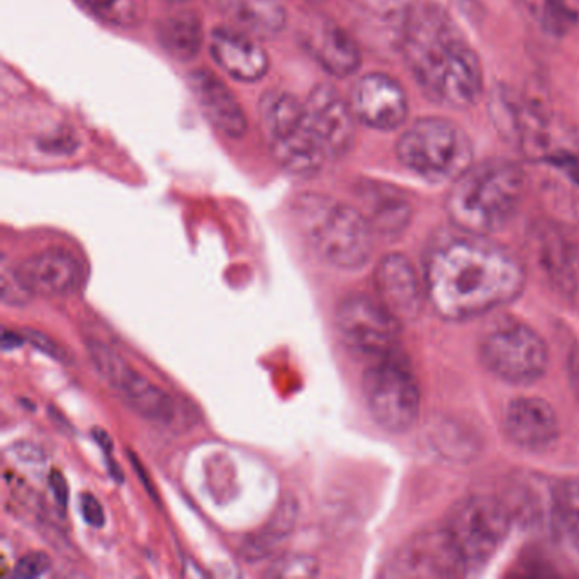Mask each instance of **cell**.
Segmentation results:
<instances>
[{"label":"cell","instance_id":"cell-1","mask_svg":"<svg viewBox=\"0 0 579 579\" xmlns=\"http://www.w3.org/2000/svg\"><path fill=\"white\" fill-rule=\"evenodd\" d=\"M425 281L433 311L449 322H464L515 301L526 275L524 264L503 245L458 229L431 245Z\"/></svg>","mask_w":579,"mask_h":579},{"label":"cell","instance_id":"cell-2","mask_svg":"<svg viewBox=\"0 0 579 579\" xmlns=\"http://www.w3.org/2000/svg\"><path fill=\"white\" fill-rule=\"evenodd\" d=\"M404 62L431 102L472 108L483 95V65L450 15L433 4L413 7L403 29Z\"/></svg>","mask_w":579,"mask_h":579},{"label":"cell","instance_id":"cell-3","mask_svg":"<svg viewBox=\"0 0 579 579\" xmlns=\"http://www.w3.org/2000/svg\"><path fill=\"white\" fill-rule=\"evenodd\" d=\"M526 190V172L508 159H489L452 182L445 211L452 225L474 235H493L512 221Z\"/></svg>","mask_w":579,"mask_h":579},{"label":"cell","instance_id":"cell-4","mask_svg":"<svg viewBox=\"0 0 579 579\" xmlns=\"http://www.w3.org/2000/svg\"><path fill=\"white\" fill-rule=\"evenodd\" d=\"M299 217L314 254L338 269H361L372 254V227L359 209L323 196L299 201Z\"/></svg>","mask_w":579,"mask_h":579},{"label":"cell","instance_id":"cell-5","mask_svg":"<svg viewBox=\"0 0 579 579\" xmlns=\"http://www.w3.org/2000/svg\"><path fill=\"white\" fill-rule=\"evenodd\" d=\"M396 157L404 169L425 180L454 182L472 165V143L456 122L427 116L404 130Z\"/></svg>","mask_w":579,"mask_h":579},{"label":"cell","instance_id":"cell-6","mask_svg":"<svg viewBox=\"0 0 579 579\" xmlns=\"http://www.w3.org/2000/svg\"><path fill=\"white\" fill-rule=\"evenodd\" d=\"M260 118L270 153L287 174L313 176L322 169L326 151L304 102L294 95L272 91L262 97Z\"/></svg>","mask_w":579,"mask_h":579},{"label":"cell","instance_id":"cell-7","mask_svg":"<svg viewBox=\"0 0 579 579\" xmlns=\"http://www.w3.org/2000/svg\"><path fill=\"white\" fill-rule=\"evenodd\" d=\"M362 392L369 413L384 430L404 433L417 423L421 408L420 386L401 352L374 361L365 369Z\"/></svg>","mask_w":579,"mask_h":579},{"label":"cell","instance_id":"cell-8","mask_svg":"<svg viewBox=\"0 0 579 579\" xmlns=\"http://www.w3.org/2000/svg\"><path fill=\"white\" fill-rule=\"evenodd\" d=\"M513 512L503 499L474 495L452 508L447 530L458 545L468 571H479L498 553L512 530Z\"/></svg>","mask_w":579,"mask_h":579},{"label":"cell","instance_id":"cell-9","mask_svg":"<svg viewBox=\"0 0 579 579\" xmlns=\"http://www.w3.org/2000/svg\"><path fill=\"white\" fill-rule=\"evenodd\" d=\"M481 361L497 378L512 384H532L547 372L549 351L539 333L512 318L499 320L481 338Z\"/></svg>","mask_w":579,"mask_h":579},{"label":"cell","instance_id":"cell-10","mask_svg":"<svg viewBox=\"0 0 579 579\" xmlns=\"http://www.w3.org/2000/svg\"><path fill=\"white\" fill-rule=\"evenodd\" d=\"M87 355L97 376L140 417L160 427L176 425L180 418L176 398L138 374L118 352L101 340H89Z\"/></svg>","mask_w":579,"mask_h":579},{"label":"cell","instance_id":"cell-11","mask_svg":"<svg viewBox=\"0 0 579 579\" xmlns=\"http://www.w3.org/2000/svg\"><path fill=\"white\" fill-rule=\"evenodd\" d=\"M335 320L342 342L355 355L374 362L400 352L401 322L379 299L352 293L338 303Z\"/></svg>","mask_w":579,"mask_h":579},{"label":"cell","instance_id":"cell-12","mask_svg":"<svg viewBox=\"0 0 579 579\" xmlns=\"http://www.w3.org/2000/svg\"><path fill=\"white\" fill-rule=\"evenodd\" d=\"M468 574V566L447 526L423 530L406 540L384 571L388 578L452 579Z\"/></svg>","mask_w":579,"mask_h":579},{"label":"cell","instance_id":"cell-13","mask_svg":"<svg viewBox=\"0 0 579 579\" xmlns=\"http://www.w3.org/2000/svg\"><path fill=\"white\" fill-rule=\"evenodd\" d=\"M351 108L357 121L378 131H394L408 120L403 85L386 73H367L352 89Z\"/></svg>","mask_w":579,"mask_h":579},{"label":"cell","instance_id":"cell-14","mask_svg":"<svg viewBox=\"0 0 579 579\" xmlns=\"http://www.w3.org/2000/svg\"><path fill=\"white\" fill-rule=\"evenodd\" d=\"M29 294L65 297L79 291L82 265L63 248H48L21 260L13 270Z\"/></svg>","mask_w":579,"mask_h":579},{"label":"cell","instance_id":"cell-15","mask_svg":"<svg viewBox=\"0 0 579 579\" xmlns=\"http://www.w3.org/2000/svg\"><path fill=\"white\" fill-rule=\"evenodd\" d=\"M310 121L323 145L326 157H345L355 141V114L337 91L330 85H318L304 102Z\"/></svg>","mask_w":579,"mask_h":579},{"label":"cell","instance_id":"cell-16","mask_svg":"<svg viewBox=\"0 0 579 579\" xmlns=\"http://www.w3.org/2000/svg\"><path fill=\"white\" fill-rule=\"evenodd\" d=\"M378 299L403 323L413 322L423 310V289L410 258L390 254L379 260L374 272Z\"/></svg>","mask_w":579,"mask_h":579},{"label":"cell","instance_id":"cell-17","mask_svg":"<svg viewBox=\"0 0 579 579\" xmlns=\"http://www.w3.org/2000/svg\"><path fill=\"white\" fill-rule=\"evenodd\" d=\"M503 429L513 444L526 450L549 449L561 430L553 404L537 396L512 400L503 415Z\"/></svg>","mask_w":579,"mask_h":579},{"label":"cell","instance_id":"cell-18","mask_svg":"<svg viewBox=\"0 0 579 579\" xmlns=\"http://www.w3.org/2000/svg\"><path fill=\"white\" fill-rule=\"evenodd\" d=\"M189 85L204 118L211 126H215L221 135L238 140L246 133L248 120L242 104L228 87L211 72H192Z\"/></svg>","mask_w":579,"mask_h":579},{"label":"cell","instance_id":"cell-19","mask_svg":"<svg viewBox=\"0 0 579 579\" xmlns=\"http://www.w3.org/2000/svg\"><path fill=\"white\" fill-rule=\"evenodd\" d=\"M211 54L235 81L252 83L264 79L269 72L265 50L243 31L215 29L211 34Z\"/></svg>","mask_w":579,"mask_h":579},{"label":"cell","instance_id":"cell-20","mask_svg":"<svg viewBox=\"0 0 579 579\" xmlns=\"http://www.w3.org/2000/svg\"><path fill=\"white\" fill-rule=\"evenodd\" d=\"M304 44L313 58L338 79L355 73L362 63L361 48L352 34L330 19L313 21V24L304 29Z\"/></svg>","mask_w":579,"mask_h":579},{"label":"cell","instance_id":"cell-21","mask_svg":"<svg viewBox=\"0 0 579 579\" xmlns=\"http://www.w3.org/2000/svg\"><path fill=\"white\" fill-rule=\"evenodd\" d=\"M542 269L554 285L566 294L579 293V233L566 228H551L542 233L539 242Z\"/></svg>","mask_w":579,"mask_h":579},{"label":"cell","instance_id":"cell-22","mask_svg":"<svg viewBox=\"0 0 579 579\" xmlns=\"http://www.w3.org/2000/svg\"><path fill=\"white\" fill-rule=\"evenodd\" d=\"M216 4L245 33L272 36L285 26V9L279 0H216Z\"/></svg>","mask_w":579,"mask_h":579},{"label":"cell","instance_id":"cell-23","mask_svg":"<svg viewBox=\"0 0 579 579\" xmlns=\"http://www.w3.org/2000/svg\"><path fill=\"white\" fill-rule=\"evenodd\" d=\"M367 219L381 235H400L411 219V207L400 190L371 186L362 192Z\"/></svg>","mask_w":579,"mask_h":579},{"label":"cell","instance_id":"cell-24","mask_svg":"<svg viewBox=\"0 0 579 579\" xmlns=\"http://www.w3.org/2000/svg\"><path fill=\"white\" fill-rule=\"evenodd\" d=\"M299 516V505L293 497L281 499L269 524L245 540L242 555L246 561H264L275 553L293 534Z\"/></svg>","mask_w":579,"mask_h":579},{"label":"cell","instance_id":"cell-25","mask_svg":"<svg viewBox=\"0 0 579 579\" xmlns=\"http://www.w3.org/2000/svg\"><path fill=\"white\" fill-rule=\"evenodd\" d=\"M159 40L163 48L177 60L188 62L199 53L202 46V26L198 15L179 13L160 21Z\"/></svg>","mask_w":579,"mask_h":579},{"label":"cell","instance_id":"cell-26","mask_svg":"<svg viewBox=\"0 0 579 579\" xmlns=\"http://www.w3.org/2000/svg\"><path fill=\"white\" fill-rule=\"evenodd\" d=\"M554 520L579 553V479L554 487Z\"/></svg>","mask_w":579,"mask_h":579},{"label":"cell","instance_id":"cell-27","mask_svg":"<svg viewBox=\"0 0 579 579\" xmlns=\"http://www.w3.org/2000/svg\"><path fill=\"white\" fill-rule=\"evenodd\" d=\"M82 4L111 26L131 27L138 23L135 0H81Z\"/></svg>","mask_w":579,"mask_h":579},{"label":"cell","instance_id":"cell-28","mask_svg":"<svg viewBox=\"0 0 579 579\" xmlns=\"http://www.w3.org/2000/svg\"><path fill=\"white\" fill-rule=\"evenodd\" d=\"M274 578H311L318 574V563L310 555L283 557L267 571Z\"/></svg>","mask_w":579,"mask_h":579},{"label":"cell","instance_id":"cell-29","mask_svg":"<svg viewBox=\"0 0 579 579\" xmlns=\"http://www.w3.org/2000/svg\"><path fill=\"white\" fill-rule=\"evenodd\" d=\"M50 567H52L50 555L44 553H31L15 565L13 576L15 579L41 578L43 574L50 571Z\"/></svg>","mask_w":579,"mask_h":579},{"label":"cell","instance_id":"cell-30","mask_svg":"<svg viewBox=\"0 0 579 579\" xmlns=\"http://www.w3.org/2000/svg\"><path fill=\"white\" fill-rule=\"evenodd\" d=\"M23 337L26 338L29 343H33L38 351L53 357L56 361H60V362L68 361V353L63 351V347H60L56 342H53L50 337H46L44 333L26 328V330H23Z\"/></svg>","mask_w":579,"mask_h":579},{"label":"cell","instance_id":"cell-31","mask_svg":"<svg viewBox=\"0 0 579 579\" xmlns=\"http://www.w3.org/2000/svg\"><path fill=\"white\" fill-rule=\"evenodd\" d=\"M81 510L83 515V520L92 526H102L106 522V515L104 508L101 505V501L95 498L94 495L85 493L81 498Z\"/></svg>","mask_w":579,"mask_h":579},{"label":"cell","instance_id":"cell-32","mask_svg":"<svg viewBox=\"0 0 579 579\" xmlns=\"http://www.w3.org/2000/svg\"><path fill=\"white\" fill-rule=\"evenodd\" d=\"M50 487L53 491L54 499L60 505V508L63 510L67 507L68 487L65 483V478L62 476V472L53 471L50 474Z\"/></svg>","mask_w":579,"mask_h":579},{"label":"cell","instance_id":"cell-33","mask_svg":"<svg viewBox=\"0 0 579 579\" xmlns=\"http://www.w3.org/2000/svg\"><path fill=\"white\" fill-rule=\"evenodd\" d=\"M569 365H571V379H573V384L579 392V351L574 352V355L569 359Z\"/></svg>","mask_w":579,"mask_h":579},{"label":"cell","instance_id":"cell-34","mask_svg":"<svg viewBox=\"0 0 579 579\" xmlns=\"http://www.w3.org/2000/svg\"><path fill=\"white\" fill-rule=\"evenodd\" d=\"M170 2H186V0H170Z\"/></svg>","mask_w":579,"mask_h":579},{"label":"cell","instance_id":"cell-35","mask_svg":"<svg viewBox=\"0 0 579 579\" xmlns=\"http://www.w3.org/2000/svg\"><path fill=\"white\" fill-rule=\"evenodd\" d=\"M310 2H320V0H310Z\"/></svg>","mask_w":579,"mask_h":579}]
</instances>
